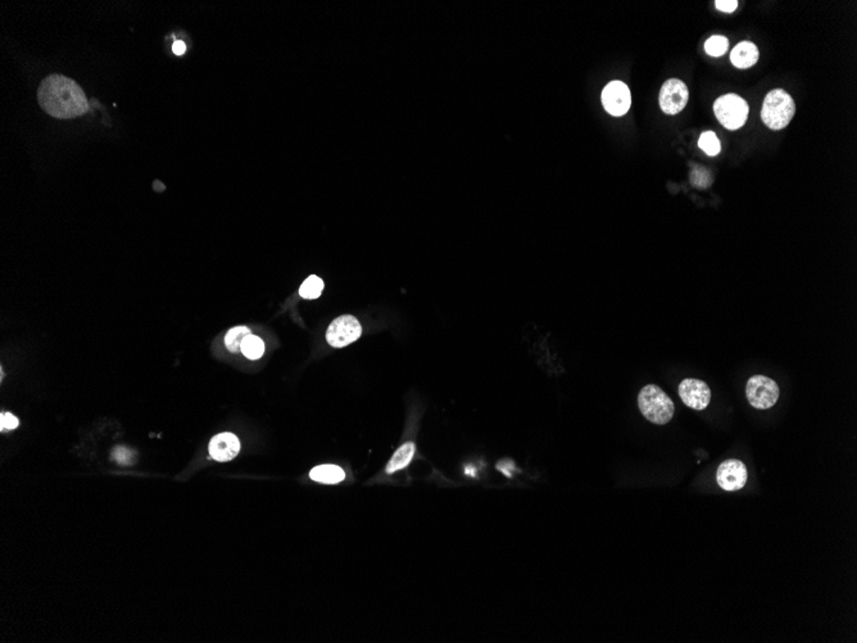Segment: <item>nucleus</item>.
Wrapping results in <instances>:
<instances>
[{
  "label": "nucleus",
  "instance_id": "f257e3e1",
  "mask_svg": "<svg viewBox=\"0 0 857 643\" xmlns=\"http://www.w3.org/2000/svg\"><path fill=\"white\" fill-rule=\"evenodd\" d=\"M39 106L49 116L67 120L88 113L89 102L84 90L67 76H47L38 90Z\"/></svg>",
  "mask_w": 857,
  "mask_h": 643
},
{
  "label": "nucleus",
  "instance_id": "f03ea898",
  "mask_svg": "<svg viewBox=\"0 0 857 643\" xmlns=\"http://www.w3.org/2000/svg\"><path fill=\"white\" fill-rule=\"evenodd\" d=\"M796 112V104L792 96L783 89L771 90L764 99L761 120L769 129L782 130L787 128Z\"/></svg>",
  "mask_w": 857,
  "mask_h": 643
},
{
  "label": "nucleus",
  "instance_id": "7ed1b4c3",
  "mask_svg": "<svg viewBox=\"0 0 857 643\" xmlns=\"http://www.w3.org/2000/svg\"><path fill=\"white\" fill-rule=\"evenodd\" d=\"M640 413L656 425H665L673 419L674 402L660 386H646L638 396Z\"/></svg>",
  "mask_w": 857,
  "mask_h": 643
},
{
  "label": "nucleus",
  "instance_id": "20e7f679",
  "mask_svg": "<svg viewBox=\"0 0 857 643\" xmlns=\"http://www.w3.org/2000/svg\"><path fill=\"white\" fill-rule=\"evenodd\" d=\"M714 112L721 125L728 130L741 129L749 118L747 102L737 94L722 95L714 103Z\"/></svg>",
  "mask_w": 857,
  "mask_h": 643
},
{
  "label": "nucleus",
  "instance_id": "39448f33",
  "mask_svg": "<svg viewBox=\"0 0 857 643\" xmlns=\"http://www.w3.org/2000/svg\"><path fill=\"white\" fill-rule=\"evenodd\" d=\"M746 396L749 405L757 410H768L779 400V386L765 375H754L746 384Z\"/></svg>",
  "mask_w": 857,
  "mask_h": 643
},
{
  "label": "nucleus",
  "instance_id": "423d86ee",
  "mask_svg": "<svg viewBox=\"0 0 857 643\" xmlns=\"http://www.w3.org/2000/svg\"><path fill=\"white\" fill-rule=\"evenodd\" d=\"M362 334V326L360 321L352 315H343L335 318L329 326L327 332V340L329 345L335 348H343L353 343L360 338Z\"/></svg>",
  "mask_w": 857,
  "mask_h": 643
},
{
  "label": "nucleus",
  "instance_id": "0eeeda50",
  "mask_svg": "<svg viewBox=\"0 0 857 643\" xmlns=\"http://www.w3.org/2000/svg\"><path fill=\"white\" fill-rule=\"evenodd\" d=\"M689 91L687 85L678 79L667 80L660 90V108L666 115H678L687 106Z\"/></svg>",
  "mask_w": 857,
  "mask_h": 643
},
{
  "label": "nucleus",
  "instance_id": "6e6552de",
  "mask_svg": "<svg viewBox=\"0 0 857 643\" xmlns=\"http://www.w3.org/2000/svg\"><path fill=\"white\" fill-rule=\"evenodd\" d=\"M747 479H749L747 467L741 460H737V459H729V460L721 462L720 466L716 471V481H717L719 487L728 492L739 491L746 486Z\"/></svg>",
  "mask_w": 857,
  "mask_h": 643
},
{
  "label": "nucleus",
  "instance_id": "1a4fd4ad",
  "mask_svg": "<svg viewBox=\"0 0 857 643\" xmlns=\"http://www.w3.org/2000/svg\"><path fill=\"white\" fill-rule=\"evenodd\" d=\"M602 104L610 115L624 116L632 104L630 90L624 82H611L602 91Z\"/></svg>",
  "mask_w": 857,
  "mask_h": 643
},
{
  "label": "nucleus",
  "instance_id": "9d476101",
  "mask_svg": "<svg viewBox=\"0 0 857 643\" xmlns=\"http://www.w3.org/2000/svg\"><path fill=\"white\" fill-rule=\"evenodd\" d=\"M679 396L686 406L696 411H702L710 405L711 391L710 386L698 379H684L679 386Z\"/></svg>",
  "mask_w": 857,
  "mask_h": 643
},
{
  "label": "nucleus",
  "instance_id": "9b49d317",
  "mask_svg": "<svg viewBox=\"0 0 857 643\" xmlns=\"http://www.w3.org/2000/svg\"><path fill=\"white\" fill-rule=\"evenodd\" d=\"M208 451L213 460L227 462L237 457L240 451L238 437L232 433H221L215 435L210 442Z\"/></svg>",
  "mask_w": 857,
  "mask_h": 643
},
{
  "label": "nucleus",
  "instance_id": "f8f14e48",
  "mask_svg": "<svg viewBox=\"0 0 857 643\" xmlns=\"http://www.w3.org/2000/svg\"><path fill=\"white\" fill-rule=\"evenodd\" d=\"M759 49L751 41H742L730 53V61L739 69H747L759 61Z\"/></svg>",
  "mask_w": 857,
  "mask_h": 643
},
{
  "label": "nucleus",
  "instance_id": "ddd939ff",
  "mask_svg": "<svg viewBox=\"0 0 857 643\" xmlns=\"http://www.w3.org/2000/svg\"><path fill=\"white\" fill-rule=\"evenodd\" d=\"M310 478L322 484H338L346 479V473L336 465H320L313 467Z\"/></svg>",
  "mask_w": 857,
  "mask_h": 643
},
{
  "label": "nucleus",
  "instance_id": "4468645a",
  "mask_svg": "<svg viewBox=\"0 0 857 643\" xmlns=\"http://www.w3.org/2000/svg\"><path fill=\"white\" fill-rule=\"evenodd\" d=\"M415 454V444L414 443H404L402 447L398 448L393 454L392 460L389 461L388 466H387V473L393 474L398 470H402L404 467L409 465V462L412 460Z\"/></svg>",
  "mask_w": 857,
  "mask_h": 643
},
{
  "label": "nucleus",
  "instance_id": "2eb2a0df",
  "mask_svg": "<svg viewBox=\"0 0 857 643\" xmlns=\"http://www.w3.org/2000/svg\"><path fill=\"white\" fill-rule=\"evenodd\" d=\"M251 334V330L246 326H237L230 329L225 337V345L232 353L242 351V343Z\"/></svg>",
  "mask_w": 857,
  "mask_h": 643
},
{
  "label": "nucleus",
  "instance_id": "dca6fc26",
  "mask_svg": "<svg viewBox=\"0 0 857 643\" xmlns=\"http://www.w3.org/2000/svg\"><path fill=\"white\" fill-rule=\"evenodd\" d=\"M265 343L263 340L257 337L249 334L244 342L242 343V352L244 353L245 357L249 359H259L263 356L265 353Z\"/></svg>",
  "mask_w": 857,
  "mask_h": 643
},
{
  "label": "nucleus",
  "instance_id": "f3484780",
  "mask_svg": "<svg viewBox=\"0 0 857 643\" xmlns=\"http://www.w3.org/2000/svg\"><path fill=\"white\" fill-rule=\"evenodd\" d=\"M322 291H324V281L319 276L312 275L306 279V281H303V284L300 285V296L302 298L316 299L320 297Z\"/></svg>",
  "mask_w": 857,
  "mask_h": 643
},
{
  "label": "nucleus",
  "instance_id": "a211bd4d",
  "mask_svg": "<svg viewBox=\"0 0 857 643\" xmlns=\"http://www.w3.org/2000/svg\"><path fill=\"white\" fill-rule=\"evenodd\" d=\"M698 147L710 157L717 156L721 150L720 140L713 131H706L702 134L698 140Z\"/></svg>",
  "mask_w": 857,
  "mask_h": 643
},
{
  "label": "nucleus",
  "instance_id": "6ab92c4d",
  "mask_svg": "<svg viewBox=\"0 0 857 643\" xmlns=\"http://www.w3.org/2000/svg\"><path fill=\"white\" fill-rule=\"evenodd\" d=\"M728 47V39L721 35H714L705 43V50L711 57H721V55H725Z\"/></svg>",
  "mask_w": 857,
  "mask_h": 643
},
{
  "label": "nucleus",
  "instance_id": "aec40b11",
  "mask_svg": "<svg viewBox=\"0 0 857 643\" xmlns=\"http://www.w3.org/2000/svg\"><path fill=\"white\" fill-rule=\"evenodd\" d=\"M112 459L116 461V462H118L120 465L127 466V465H131V464L134 462L135 454H134V451H131L130 448L123 447V446H118V447L115 448V449L112 451Z\"/></svg>",
  "mask_w": 857,
  "mask_h": 643
},
{
  "label": "nucleus",
  "instance_id": "412c9836",
  "mask_svg": "<svg viewBox=\"0 0 857 643\" xmlns=\"http://www.w3.org/2000/svg\"><path fill=\"white\" fill-rule=\"evenodd\" d=\"M18 425H20V421L12 413H1V418H0V427H1V430H6V429L12 430V429H16Z\"/></svg>",
  "mask_w": 857,
  "mask_h": 643
},
{
  "label": "nucleus",
  "instance_id": "4be33fe9",
  "mask_svg": "<svg viewBox=\"0 0 857 643\" xmlns=\"http://www.w3.org/2000/svg\"><path fill=\"white\" fill-rule=\"evenodd\" d=\"M715 7L717 8L721 12L732 13L738 7V1L737 0H716L715 1Z\"/></svg>",
  "mask_w": 857,
  "mask_h": 643
},
{
  "label": "nucleus",
  "instance_id": "5701e85b",
  "mask_svg": "<svg viewBox=\"0 0 857 643\" xmlns=\"http://www.w3.org/2000/svg\"><path fill=\"white\" fill-rule=\"evenodd\" d=\"M172 50H174V53L176 55H184L185 50H186V45H185L184 41H175L174 45H172Z\"/></svg>",
  "mask_w": 857,
  "mask_h": 643
}]
</instances>
